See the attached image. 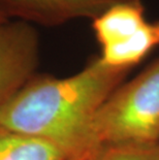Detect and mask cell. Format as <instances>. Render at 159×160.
Masks as SVG:
<instances>
[{"mask_svg": "<svg viewBox=\"0 0 159 160\" xmlns=\"http://www.w3.org/2000/svg\"><path fill=\"white\" fill-rule=\"evenodd\" d=\"M129 71L94 57L70 77L36 73L0 108V124L53 142L69 157L93 151V119Z\"/></svg>", "mask_w": 159, "mask_h": 160, "instance_id": "1", "label": "cell"}, {"mask_svg": "<svg viewBox=\"0 0 159 160\" xmlns=\"http://www.w3.org/2000/svg\"><path fill=\"white\" fill-rule=\"evenodd\" d=\"M91 147L159 144V58L121 84L91 124Z\"/></svg>", "mask_w": 159, "mask_h": 160, "instance_id": "2", "label": "cell"}, {"mask_svg": "<svg viewBox=\"0 0 159 160\" xmlns=\"http://www.w3.org/2000/svg\"><path fill=\"white\" fill-rule=\"evenodd\" d=\"M39 38L33 25L0 21V108L36 74Z\"/></svg>", "mask_w": 159, "mask_h": 160, "instance_id": "3", "label": "cell"}, {"mask_svg": "<svg viewBox=\"0 0 159 160\" xmlns=\"http://www.w3.org/2000/svg\"><path fill=\"white\" fill-rule=\"evenodd\" d=\"M119 1L122 0H0V16L55 27L76 19L94 20Z\"/></svg>", "mask_w": 159, "mask_h": 160, "instance_id": "4", "label": "cell"}, {"mask_svg": "<svg viewBox=\"0 0 159 160\" xmlns=\"http://www.w3.org/2000/svg\"><path fill=\"white\" fill-rule=\"evenodd\" d=\"M147 22L141 0H122L92 20V29L102 49L127 40Z\"/></svg>", "mask_w": 159, "mask_h": 160, "instance_id": "5", "label": "cell"}, {"mask_svg": "<svg viewBox=\"0 0 159 160\" xmlns=\"http://www.w3.org/2000/svg\"><path fill=\"white\" fill-rule=\"evenodd\" d=\"M58 146L0 124V160H68Z\"/></svg>", "mask_w": 159, "mask_h": 160, "instance_id": "6", "label": "cell"}, {"mask_svg": "<svg viewBox=\"0 0 159 160\" xmlns=\"http://www.w3.org/2000/svg\"><path fill=\"white\" fill-rule=\"evenodd\" d=\"M159 46V21L147 22L125 42L101 49V60L107 65L132 68Z\"/></svg>", "mask_w": 159, "mask_h": 160, "instance_id": "7", "label": "cell"}, {"mask_svg": "<svg viewBox=\"0 0 159 160\" xmlns=\"http://www.w3.org/2000/svg\"><path fill=\"white\" fill-rule=\"evenodd\" d=\"M90 160H159V144L102 146Z\"/></svg>", "mask_w": 159, "mask_h": 160, "instance_id": "8", "label": "cell"}, {"mask_svg": "<svg viewBox=\"0 0 159 160\" xmlns=\"http://www.w3.org/2000/svg\"><path fill=\"white\" fill-rule=\"evenodd\" d=\"M93 152H94V150L93 151L86 152V153H84V154H81L79 156H74V157L70 158L68 160H90L91 156H92V154H93Z\"/></svg>", "mask_w": 159, "mask_h": 160, "instance_id": "9", "label": "cell"}, {"mask_svg": "<svg viewBox=\"0 0 159 160\" xmlns=\"http://www.w3.org/2000/svg\"><path fill=\"white\" fill-rule=\"evenodd\" d=\"M2 20H6V19H3L1 16H0V21H2Z\"/></svg>", "mask_w": 159, "mask_h": 160, "instance_id": "10", "label": "cell"}]
</instances>
